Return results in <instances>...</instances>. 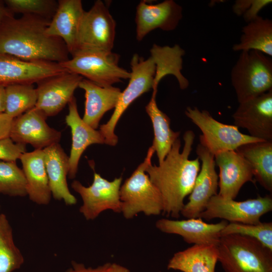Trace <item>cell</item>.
Returning a JSON list of instances; mask_svg holds the SVG:
<instances>
[{
	"instance_id": "cell-17",
	"label": "cell",
	"mask_w": 272,
	"mask_h": 272,
	"mask_svg": "<svg viewBox=\"0 0 272 272\" xmlns=\"http://www.w3.org/2000/svg\"><path fill=\"white\" fill-rule=\"evenodd\" d=\"M182 18V8L173 0H165L155 5L142 1L136 8V39L142 41L156 29L173 31Z\"/></svg>"
},
{
	"instance_id": "cell-18",
	"label": "cell",
	"mask_w": 272,
	"mask_h": 272,
	"mask_svg": "<svg viewBox=\"0 0 272 272\" xmlns=\"http://www.w3.org/2000/svg\"><path fill=\"white\" fill-rule=\"evenodd\" d=\"M214 157L219 168L218 194L220 196L234 199L245 183L254 182L251 165L235 150L221 152Z\"/></svg>"
},
{
	"instance_id": "cell-9",
	"label": "cell",
	"mask_w": 272,
	"mask_h": 272,
	"mask_svg": "<svg viewBox=\"0 0 272 272\" xmlns=\"http://www.w3.org/2000/svg\"><path fill=\"white\" fill-rule=\"evenodd\" d=\"M115 33L116 22L108 7L102 1H96L84 14L72 56L86 51H112Z\"/></svg>"
},
{
	"instance_id": "cell-42",
	"label": "cell",
	"mask_w": 272,
	"mask_h": 272,
	"mask_svg": "<svg viewBox=\"0 0 272 272\" xmlns=\"http://www.w3.org/2000/svg\"><path fill=\"white\" fill-rule=\"evenodd\" d=\"M5 111V87L0 86V113Z\"/></svg>"
},
{
	"instance_id": "cell-22",
	"label": "cell",
	"mask_w": 272,
	"mask_h": 272,
	"mask_svg": "<svg viewBox=\"0 0 272 272\" xmlns=\"http://www.w3.org/2000/svg\"><path fill=\"white\" fill-rule=\"evenodd\" d=\"M44 163L52 196L67 206L76 204L77 199L70 191L67 177L70 170L69 156L59 143L43 149Z\"/></svg>"
},
{
	"instance_id": "cell-28",
	"label": "cell",
	"mask_w": 272,
	"mask_h": 272,
	"mask_svg": "<svg viewBox=\"0 0 272 272\" xmlns=\"http://www.w3.org/2000/svg\"><path fill=\"white\" fill-rule=\"evenodd\" d=\"M157 91H153L152 97L145 107L146 111L152 123L154 138L152 146L156 152L159 164L162 163L170 152L179 131H174L170 127V119L158 107L156 102Z\"/></svg>"
},
{
	"instance_id": "cell-3",
	"label": "cell",
	"mask_w": 272,
	"mask_h": 272,
	"mask_svg": "<svg viewBox=\"0 0 272 272\" xmlns=\"http://www.w3.org/2000/svg\"><path fill=\"white\" fill-rule=\"evenodd\" d=\"M218 261L224 272H272V250L251 237H221Z\"/></svg>"
},
{
	"instance_id": "cell-31",
	"label": "cell",
	"mask_w": 272,
	"mask_h": 272,
	"mask_svg": "<svg viewBox=\"0 0 272 272\" xmlns=\"http://www.w3.org/2000/svg\"><path fill=\"white\" fill-rule=\"evenodd\" d=\"M37 101L33 84H14L5 87V112L15 118L34 107Z\"/></svg>"
},
{
	"instance_id": "cell-24",
	"label": "cell",
	"mask_w": 272,
	"mask_h": 272,
	"mask_svg": "<svg viewBox=\"0 0 272 272\" xmlns=\"http://www.w3.org/2000/svg\"><path fill=\"white\" fill-rule=\"evenodd\" d=\"M79 87L85 92V112L83 120L96 129L104 114L116 107L121 94L119 88L100 87L83 79Z\"/></svg>"
},
{
	"instance_id": "cell-34",
	"label": "cell",
	"mask_w": 272,
	"mask_h": 272,
	"mask_svg": "<svg viewBox=\"0 0 272 272\" xmlns=\"http://www.w3.org/2000/svg\"><path fill=\"white\" fill-rule=\"evenodd\" d=\"M4 3L12 13L36 15L47 19L52 18L58 5L53 0H6Z\"/></svg>"
},
{
	"instance_id": "cell-23",
	"label": "cell",
	"mask_w": 272,
	"mask_h": 272,
	"mask_svg": "<svg viewBox=\"0 0 272 272\" xmlns=\"http://www.w3.org/2000/svg\"><path fill=\"white\" fill-rule=\"evenodd\" d=\"M26 181L27 196L38 205H47L52 196L43 150L23 154L20 159Z\"/></svg>"
},
{
	"instance_id": "cell-11",
	"label": "cell",
	"mask_w": 272,
	"mask_h": 272,
	"mask_svg": "<svg viewBox=\"0 0 272 272\" xmlns=\"http://www.w3.org/2000/svg\"><path fill=\"white\" fill-rule=\"evenodd\" d=\"M94 171L93 181L89 186H85L78 180H74L71 184L83 201L80 212L87 220L95 219L106 210L121 213L119 191L122 177L110 181Z\"/></svg>"
},
{
	"instance_id": "cell-6",
	"label": "cell",
	"mask_w": 272,
	"mask_h": 272,
	"mask_svg": "<svg viewBox=\"0 0 272 272\" xmlns=\"http://www.w3.org/2000/svg\"><path fill=\"white\" fill-rule=\"evenodd\" d=\"M119 59L120 55L112 51H86L59 63L69 72L100 87H108L130 78V73L119 66Z\"/></svg>"
},
{
	"instance_id": "cell-27",
	"label": "cell",
	"mask_w": 272,
	"mask_h": 272,
	"mask_svg": "<svg viewBox=\"0 0 272 272\" xmlns=\"http://www.w3.org/2000/svg\"><path fill=\"white\" fill-rule=\"evenodd\" d=\"M251 165L253 176L260 185L272 192V141L242 145L236 150Z\"/></svg>"
},
{
	"instance_id": "cell-38",
	"label": "cell",
	"mask_w": 272,
	"mask_h": 272,
	"mask_svg": "<svg viewBox=\"0 0 272 272\" xmlns=\"http://www.w3.org/2000/svg\"><path fill=\"white\" fill-rule=\"evenodd\" d=\"M13 119L5 112L0 113V140L9 137Z\"/></svg>"
},
{
	"instance_id": "cell-4",
	"label": "cell",
	"mask_w": 272,
	"mask_h": 272,
	"mask_svg": "<svg viewBox=\"0 0 272 272\" xmlns=\"http://www.w3.org/2000/svg\"><path fill=\"white\" fill-rule=\"evenodd\" d=\"M155 152L151 146L144 161L120 186L121 213L126 219H132L140 213L156 216L163 212L161 195L146 173Z\"/></svg>"
},
{
	"instance_id": "cell-14",
	"label": "cell",
	"mask_w": 272,
	"mask_h": 272,
	"mask_svg": "<svg viewBox=\"0 0 272 272\" xmlns=\"http://www.w3.org/2000/svg\"><path fill=\"white\" fill-rule=\"evenodd\" d=\"M67 71L59 63L32 61L7 54H0V86L33 84Z\"/></svg>"
},
{
	"instance_id": "cell-40",
	"label": "cell",
	"mask_w": 272,
	"mask_h": 272,
	"mask_svg": "<svg viewBox=\"0 0 272 272\" xmlns=\"http://www.w3.org/2000/svg\"><path fill=\"white\" fill-rule=\"evenodd\" d=\"M13 14L6 7L4 2L0 1V23L9 15Z\"/></svg>"
},
{
	"instance_id": "cell-2",
	"label": "cell",
	"mask_w": 272,
	"mask_h": 272,
	"mask_svg": "<svg viewBox=\"0 0 272 272\" xmlns=\"http://www.w3.org/2000/svg\"><path fill=\"white\" fill-rule=\"evenodd\" d=\"M194 138V132L187 130L183 137L181 152L180 140L177 139L162 163L158 165L151 163L146 169L161 195L163 213L175 218L179 217L184 198L191 193L200 170L199 158L189 159Z\"/></svg>"
},
{
	"instance_id": "cell-32",
	"label": "cell",
	"mask_w": 272,
	"mask_h": 272,
	"mask_svg": "<svg viewBox=\"0 0 272 272\" xmlns=\"http://www.w3.org/2000/svg\"><path fill=\"white\" fill-rule=\"evenodd\" d=\"M0 194L13 197L27 196L24 172L16 162L0 161Z\"/></svg>"
},
{
	"instance_id": "cell-21",
	"label": "cell",
	"mask_w": 272,
	"mask_h": 272,
	"mask_svg": "<svg viewBox=\"0 0 272 272\" xmlns=\"http://www.w3.org/2000/svg\"><path fill=\"white\" fill-rule=\"evenodd\" d=\"M68 106L69 113L65 117V122L71 129L72 138L68 177L73 179L76 176L81 157L88 147L93 144H105V141L99 130L91 127L80 117L75 97Z\"/></svg>"
},
{
	"instance_id": "cell-19",
	"label": "cell",
	"mask_w": 272,
	"mask_h": 272,
	"mask_svg": "<svg viewBox=\"0 0 272 272\" xmlns=\"http://www.w3.org/2000/svg\"><path fill=\"white\" fill-rule=\"evenodd\" d=\"M228 224V222L224 220L218 223L209 224L200 218L182 220L163 218L157 221L156 227L163 233L181 236L188 244L218 245L221 232Z\"/></svg>"
},
{
	"instance_id": "cell-15",
	"label": "cell",
	"mask_w": 272,
	"mask_h": 272,
	"mask_svg": "<svg viewBox=\"0 0 272 272\" xmlns=\"http://www.w3.org/2000/svg\"><path fill=\"white\" fill-rule=\"evenodd\" d=\"M232 117L234 125L247 129L250 136L272 141V89L239 103Z\"/></svg>"
},
{
	"instance_id": "cell-26",
	"label": "cell",
	"mask_w": 272,
	"mask_h": 272,
	"mask_svg": "<svg viewBox=\"0 0 272 272\" xmlns=\"http://www.w3.org/2000/svg\"><path fill=\"white\" fill-rule=\"evenodd\" d=\"M150 53L156 66L153 91H157L160 81L169 75L176 78L181 89L184 90L188 87L189 82L181 73L183 56L185 52L179 45L169 46L154 44Z\"/></svg>"
},
{
	"instance_id": "cell-20",
	"label": "cell",
	"mask_w": 272,
	"mask_h": 272,
	"mask_svg": "<svg viewBox=\"0 0 272 272\" xmlns=\"http://www.w3.org/2000/svg\"><path fill=\"white\" fill-rule=\"evenodd\" d=\"M85 12L81 0H59L46 30L48 36L62 39L72 55L75 51L79 28Z\"/></svg>"
},
{
	"instance_id": "cell-41",
	"label": "cell",
	"mask_w": 272,
	"mask_h": 272,
	"mask_svg": "<svg viewBox=\"0 0 272 272\" xmlns=\"http://www.w3.org/2000/svg\"><path fill=\"white\" fill-rule=\"evenodd\" d=\"M108 272H130L126 267L120 264L112 263H111Z\"/></svg>"
},
{
	"instance_id": "cell-35",
	"label": "cell",
	"mask_w": 272,
	"mask_h": 272,
	"mask_svg": "<svg viewBox=\"0 0 272 272\" xmlns=\"http://www.w3.org/2000/svg\"><path fill=\"white\" fill-rule=\"evenodd\" d=\"M26 152V145L16 143L10 137L0 140V160L2 161L16 162Z\"/></svg>"
},
{
	"instance_id": "cell-29",
	"label": "cell",
	"mask_w": 272,
	"mask_h": 272,
	"mask_svg": "<svg viewBox=\"0 0 272 272\" xmlns=\"http://www.w3.org/2000/svg\"><path fill=\"white\" fill-rule=\"evenodd\" d=\"M239 42L232 46L234 51L256 50L272 56V21L258 16L247 23L241 30Z\"/></svg>"
},
{
	"instance_id": "cell-10",
	"label": "cell",
	"mask_w": 272,
	"mask_h": 272,
	"mask_svg": "<svg viewBox=\"0 0 272 272\" xmlns=\"http://www.w3.org/2000/svg\"><path fill=\"white\" fill-rule=\"evenodd\" d=\"M271 210L270 195L238 201L217 194L211 197L198 218L206 220L220 218L230 223L256 224L260 222L261 216Z\"/></svg>"
},
{
	"instance_id": "cell-39",
	"label": "cell",
	"mask_w": 272,
	"mask_h": 272,
	"mask_svg": "<svg viewBox=\"0 0 272 272\" xmlns=\"http://www.w3.org/2000/svg\"><path fill=\"white\" fill-rule=\"evenodd\" d=\"M251 0H237L232 6V10L236 15L242 16L248 9Z\"/></svg>"
},
{
	"instance_id": "cell-13",
	"label": "cell",
	"mask_w": 272,
	"mask_h": 272,
	"mask_svg": "<svg viewBox=\"0 0 272 272\" xmlns=\"http://www.w3.org/2000/svg\"><path fill=\"white\" fill-rule=\"evenodd\" d=\"M46 115L35 107L14 118L9 137L16 143L43 150L59 143L61 132L49 126Z\"/></svg>"
},
{
	"instance_id": "cell-7",
	"label": "cell",
	"mask_w": 272,
	"mask_h": 272,
	"mask_svg": "<svg viewBox=\"0 0 272 272\" xmlns=\"http://www.w3.org/2000/svg\"><path fill=\"white\" fill-rule=\"evenodd\" d=\"M131 72L129 83L121 92L118 103L109 120L100 126L99 131L105 144L115 146L118 138L114 130L118 121L128 106L138 97L153 88L156 66L152 57L144 59L137 53L130 61Z\"/></svg>"
},
{
	"instance_id": "cell-1",
	"label": "cell",
	"mask_w": 272,
	"mask_h": 272,
	"mask_svg": "<svg viewBox=\"0 0 272 272\" xmlns=\"http://www.w3.org/2000/svg\"><path fill=\"white\" fill-rule=\"evenodd\" d=\"M50 21L33 15L7 16L0 23V54L32 61L67 60L70 53L63 40L46 33Z\"/></svg>"
},
{
	"instance_id": "cell-25",
	"label": "cell",
	"mask_w": 272,
	"mask_h": 272,
	"mask_svg": "<svg viewBox=\"0 0 272 272\" xmlns=\"http://www.w3.org/2000/svg\"><path fill=\"white\" fill-rule=\"evenodd\" d=\"M218 261V245L194 244L174 253L167 268L182 272H215Z\"/></svg>"
},
{
	"instance_id": "cell-12",
	"label": "cell",
	"mask_w": 272,
	"mask_h": 272,
	"mask_svg": "<svg viewBox=\"0 0 272 272\" xmlns=\"http://www.w3.org/2000/svg\"><path fill=\"white\" fill-rule=\"evenodd\" d=\"M196 153L201 162V170L196 178L188 201L180 212V214L187 219L198 218L211 197L218 194L219 187L214 155L201 143L197 145Z\"/></svg>"
},
{
	"instance_id": "cell-30",
	"label": "cell",
	"mask_w": 272,
	"mask_h": 272,
	"mask_svg": "<svg viewBox=\"0 0 272 272\" xmlns=\"http://www.w3.org/2000/svg\"><path fill=\"white\" fill-rule=\"evenodd\" d=\"M24 257L14 240L12 228L6 217L0 215V272H13L20 268Z\"/></svg>"
},
{
	"instance_id": "cell-16",
	"label": "cell",
	"mask_w": 272,
	"mask_h": 272,
	"mask_svg": "<svg viewBox=\"0 0 272 272\" xmlns=\"http://www.w3.org/2000/svg\"><path fill=\"white\" fill-rule=\"evenodd\" d=\"M83 78L67 71L37 83V101L35 107L46 117L57 114L73 99Z\"/></svg>"
},
{
	"instance_id": "cell-33",
	"label": "cell",
	"mask_w": 272,
	"mask_h": 272,
	"mask_svg": "<svg viewBox=\"0 0 272 272\" xmlns=\"http://www.w3.org/2000/svg\"><path fill=\"white\" fill-rule=\"evenodd\" d=\"M221 236L238 234L254 238L272 250V222L256 224L228 223L221 232Z\"/></svg>"
},
{
	"instance_id": "cell-37",
	"label": "cell",
	"mask_w": 272,
	"mask_h": 272,
	"mask_svg": "<svg viewBox=\"0 0 272 272\" xmlns=\"http://www.w3.org/2000/svg\"><path fill=\"white\" fill-rule=\"evenodd\" d=\"M111 263H106L95 268L87 267L82 263L76 261L72 262V267L68 268L65 272H108Z\"/></svg>"
},
{
	"instance_id": "cell-5",
	"label": "cell",
	"mask_w": 272,
	"mask_h": 272,
	"mask_svg": "<svg viewBox=\"0 0 272 272\" xmlns=\"http://www.w3.org/2000/svg\"><path fill=\"white\" fill-rule=\"evenodd\" d=\"M231 81L239 103L272 89V59L264 53L248 50L241 53L231 72Z\"/></svg>"
},
{
	"instance_id": "cell-8",
	"label": "cell",
	"mask_w": 272,
	"mask_h": 272,
	"mask_svg": "<svg viewBox=\"0 0 272 272\" xmlns=\"http://www.w3.org/2000/svg\"><path fill=\"white\" fill-rule=\"evenodd\" d=\"M185 114L201 131L200 143L214 156L221 152L236 150L246 144L263 141L241 133L235 125L218 121L207 110L187 107Z\"/></svg>"
},
{
	"instance_id": "cell-36",
	"label": "cell",
	"mask_w": 272,
	"mask_h": 272,
	"mask_svg": "<svg viewBox=\"0 0 272 272\" xmlns=\"http://www.w3.org/2000/svg\"><path fill=\"white\" fill-rule=\"evenodd\" d=\"M271 2V0H251L250 6L242 15L245 21L248 23L256 19L259 16V12Z\"/></svg>"
}]
</instances>
